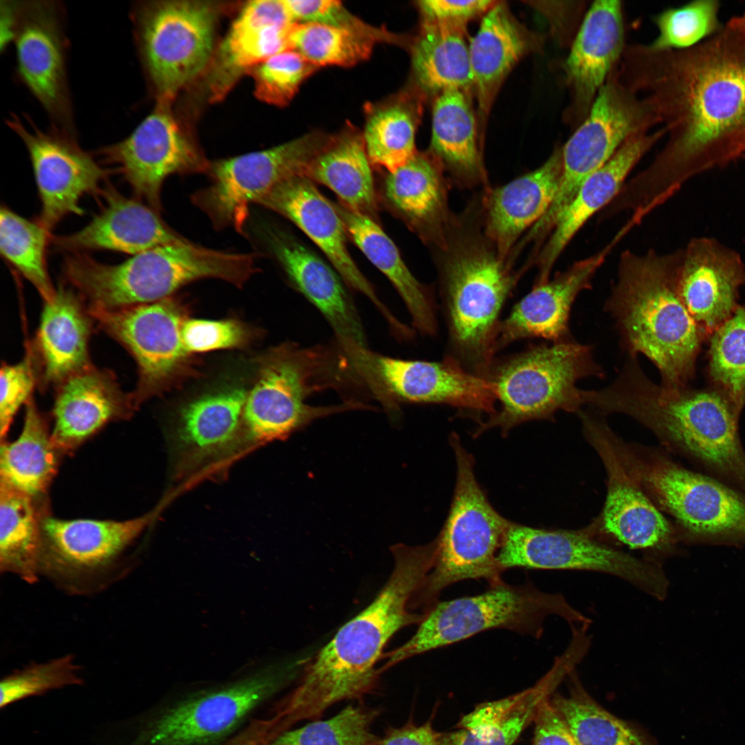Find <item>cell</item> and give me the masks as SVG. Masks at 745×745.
I'll return each instance as SVG.
<instances>
[{"label":"cell","mask_w":745,"mask_h":745,"mask_svg":"<svg viewBox=\"0 0 745 745\" xmlns=\"http://www.w3.org/2000/svg\"><path fill=\"white\" fill-rule=\"evenodd\" d=\"M615 72L666 132L651 163L629 181L642 203L658 207L692 178L745 155V33L729 20L685 49L627 44Z\"/></svg>","instance_id":"cell-1"},{"label":"cell","mask_w":745,"mask_h":745,"mask_svg":"<svg viewBox=\"0 0 745 745\" xmlns=\"http://www.w3.org/2000/svg\"><path fill=\"white\" fill-rule=\"evenodd\" d=\"M390 550L394 565L384 586L316 654L297 688L279 705L290 726L319 717L339 701L370 693L387 643L401 628L422 620L424 614L412 612L410 602L434 566L437 541L415 546L397 544Z\"/></svg>","instance_id":"cell-2"},{"label":"cell","mask_w":745,"mask_h":745,"mask_svg":"<svg viewBox=\"0 0 745 745\" xmlns=\"http://www.w3.org/2000/svg\"><path fill=\"white\" fill-rule=\"evenodd\" d=\"M682 249L622 252L605 309L614 317L627 355L646 356L661 385L684 387L693 370L701 330L677 293Z\"/></svg>","instance_id":"cell-3"},{"label":"cell","mask_w":745,"mask_h":745,"mask_svg":"<svg viewBox=\"0 0 745 745\" xmlns=\"http://www.w3.org/2000/svg\"><path fill=\"white\" fill-rule=\"evenodd\" d=\"M457 219L440 251V294L447 328L444 359L488 379L500 313L522 273L501 259L481 228Z\"/></svg>","instance_id":"cell-4"},{"label":"cell","mask_w":745,"mask_h":745,"mask_svg":"<svg viewBox=\"0 0 745 745\" xmlns=\"http://www.w3.org/2000/svg\"><path fill=\"white\" fill-rule=\"evenodd\" d=\"M593 405L630 415L668 436L704 464L745 479V456L737 434L739 410L723 394L657 385L627 355L608 386L593 390Z\"/></svg>","instance_id":"cell-5"},{"label":"cell","mask_w":745,"mask_h":745,"mask_svg":"<svg viewBox=\"0 0 745 745\" xmlns=\"http://www.w3.org/2000/svg\"><path fill=\"white\" fill-rule=\"evenodd\" d=\"M253 254L213 250L185 241L157 246L115 265L79 257L71 280L88 305L117 310L171 297L183 286L215 278L241 287L256 271Z\"/></svg>","instance_id":"cell-6"},{"label":"cell","mask_w":745,"mask_h":745,"mask_svg":"<svg viewBox=\"0 0 745 745\" xmlns=\"http://www.w3.org/2000/svg\"><path fill=\"white\" fill-rule=\"evenodd\" d=\"M291 666H269L110 724L99 745H221L288 679Z\"/></svg>","instance_id":"cell-7"},{"label":"cell","mask_w":745,"mask_h":745,"mask_svg":"<svg viewBox=\"0 0 745 745\" xmlns=\"http://www.w3.org/2000/svg\"><path fill=\"white\" fill-rule=\"evenodd\" d=\"M450 443L457 462V479L450 512L437 538L433 567L414 593L410 608L423 613L438 601L441 592L467 579L502 582L497 555L510 521L490 504L478 484L474 459L453 433Z\"/></svg>","instance_id":"cell-8"},{"label":"cell","mask_w":745,"mask_h":745,"mask_svg":"<svg viewBox=\"0 0 745 745\" xmlns=\"http://www.w3.org/2000/svg\"><path fill=\"white\" fill-rule=\"evenodd\" d=\"M424 614L413 636L385 655L382 670L487 630L506 629L539 637L543 622L549 615L560 616L570 624L590 622L560 594L503 581L479 595L437 601Z\"/></svg>","instance_id":"cell-9"},{"label":"cell","mask_w":745,"mask_h":745,"mask_svg":"<svg viewBox=\"0 0 745 745\" xmlns=\"http://www.w3.org/2000/svg\"><path fill=\"white\" fill-rule=\"evenodd\" d=\"M590 346L573 340L539 344L503 359H495L488 377L497 388L499 409L481 422L475 436L495 427L506 435L527 421L575 410L584 403L577 382L603 377Z\"/></svg>","instance_id":"cell-10"},{"label":"cell","mask_w":745,"mask_h":745,"mask_svg":"<svg viewBox=\"0 0 745 745\" xmlns=\"http://www.w3.org/2000/svg\"><path fill=\"white\" fill-rule=\"evenodd\" d=\"M320 348L286 344L261 359L257 379L248 392L244 425L250 445L287 437L314 419L364 408L355 403L312 406L306 399L333 386L332 357Z\"/></svg>","instance_id":"cell-11"},{"label":"cell","mask_w":745,"mask_h":745,"mask_svg":"<svg viewBox=\"0 0 745 745\" xmlns=\"http://www.w3.org/2000/svg\"><path fill=\"white\" fill-rule=\"evenodd\" d=\"M131 18L157 101L170 103L210 61L215 8L203 1L148 2L135 6Z\"/></svg>","instance_id":"cell-12"},{"label":"cell","mask_w":745,"mask_h":745,"mask_svg":"<svg viewBox=\"0 0 745 745\" xmlns=\"http://www.w3.org/2000/svg\"><path fill=\"white\" fill-rule=\"evenodd\" d=\"M615 70L587 117L562 145V172L557 192L534 226L540 236L551 232L583 182L604 166L627 140L659 126L645 101L623 83Z\"/></svg>","instance_id":"cell-13"},{"label":"cell","mask_w":745,"mask_h":745,"mask_svg":"<svg viewBox=\"0 0 745 745\" xmlns=\"http://www.w3.org/2000/svg\"><path fill=\"white\" fill-rule=\"evenodd\" d=\"M98 326L133 357L138 379L130 393L135 408L195 375L181 329L188 310L172 297L117 310L88 307Z\"/></svg>","instance_id":"cell-14"},{"label":"cell","mask_w":745,"mask_h":745,"mask_svg":"<svg viewBox=\"0 0 745 745\" xmlns=\"http://www.w3.org/2000/svg\"><path fill=\"white\" fill-rule=\"evenodd\" d=\"M331 136L312 132L264 150L210 163L209 186L194 193L192 203L216 228L230 226L244 234L249 206L276 186L303 172Z\"/></svg>","instance_id":"cell-15"},{"label":"cell","mask_w":745,"mask_h":745,"mask_svg":"<svg viewBox=\"0 0 745 745\" xmlns=\"http://www.w3.org/2000/svg\"><path fill=\"white\" fill-rule=\"evenodd\" d=\"M5 3L6 38L14 43L20 77L47 112L52 128L75 136L63 6L57 1Z\"/></svg>","instance_id":"cell-16"},{"label":"cell","mask_w":745,"mask_h":745,"mask_svg":"<svg viewBox=\"0 0 745 745\" xmlns=\"http://www.w3.org/2000/svg\"><path fill=\"white\" fill-rule=\"evenodd\" d=\"M503 573L513 568L584 570L623 579L662 600L668 581L655 563L603 545L581 533L537 529L510 522L497 555Z\"/></svg>","instance_id":"cell-17"},{"label":"cell","mask_w":745,"mask_h":745,"mask_svg":"<svg viewBox=\"0 0 745 745\" xmlns=\"http://www.w3.org/2000/svg\"><path fill=\"white\" fill-rule=\"evenodd\" d=\"M624 457L630 473L689 533L706 539L745 538V498L735 490L666 459Z\"/></svg>","instance_id":"cell-18"},{"label":"cell","mask_w":745,"mask_h":745,"mask_svg":"<svg viewBox=\"0 0 745 745\" xmlns=\"http://www.w3.org/2000/svg\"><path fill=\"white\" fill-rule=\"evenodd\" d=\"M170 103L154 110L126 139L101 150L137 196L159 213L164 180L173 174L207 172L210 163L171 114Z\"/></svg>","instance_id":"cell-19"},{"label":"cell","mask_w":745,"mask_h":745,"mask_svg":"<svg viewBox=\"0 0 745 745\" xmlns=\"http://www.w3.org/2000/svg\"><path fill=\"white\" fill-rule=\"evenodd\" d=\"M355 368L388 397L409 402L446 404L475 414H493L497 388L454 362L404 360L366 350ZM376 388V390H377Z\"/></svg>","instance_id":"cell-20"},{"label":"cell","mask_w":745,"mask_h":745,"mask_svg":"<svg viewBox=\"0 0 745 745\" xmlns=\"http://www.w3.org/2000/svg\"><path fill=\"white\" fill-rule=\"evenodd\" d=\"M26 121L12 115L6 123L28 151L41 202L39 222L49 230L66 215L83 214L81 198L97 191L105 172L74 136Z\"/></svg>","instance_id":"cell-21"},{"label":"cell","mask_w":745,"mask_h":745,"mask_svg":"<svg viewBox=\"0 0 745 745\" xmlns=\"http://www.w3.org/2000/svg\"><path fill=\"white\" fill-rule=\"evenodd\" d=\"M247 394L242 386L225 387L181 407L169 436L176 478L223 463L250 446L244 425Z\"/></svg>","instance_id":"cell-22"},{"label":"cell","mask_w":745,"mask_h":745,"mask_svg":"<svg viewBox=\"0 0 745 745\" xmlns=\"http://www.w3.org/2000/svg\"><path fill=\"white\" fill-rule=\"evenodd\" d=\"M626 45L622 2L597 0L590 3L562 63L568 95L562 117L573 131L587 117L599 92L618 66Z\"/></svg>","instance_id":"cell-23"},{"label":"cell","mask_w":745,"mask_h":745,"mask_svg":"<svg viewBox=\"0 0 745 745\" xmlns=\"http://www.w3.org/2000/svg\"><path fill=\"white\" fill-rule=\"evenodd\" d=\"M745 284L741 255L709 237L692 238L682 248L677 288L679 297L701 332L711 334L737 307Z\"/></svg>","instance_id":"cell-24"},{"label":"cell","mask_w":745,"mask_h":745,"mask_svg":"<svg viewBox=\"0 0 745 745\" xmlns=\"http://www.w3.org/2000/svg\"><path fill=\"white\" fill-rule=\"evenodd\" d=\"M257 204L295 223L322 250L346 284L370 299L392 326L398 324L351 257L346 245L347 231L334 203L319 191L313 181L303 175H295L276 186Z\"/></svg>","instance_id":"cell-25"},{"label":"cell","mask_w":745,"mask_h":745,"mask_svg":"<svg viewBox=\"0 0 745 745\" xmlns=\"http://www.w3.org/2000/svg\"><path fill=\"white\" fill-rule=\"evenodd\" d=\"M623 237L620 232L600 251L578 260L552 279L534 285L532 290L501 320L495 352L516 341L544 338L553 342L572 340L569 316L572 305L582 291L590 289L597 270Z\"/></svg>","instance_id":"cell-26"},{"label":"cell","mask_w":745,"mask_h":745,"mask_svg":"<svg viewBox=\"0 0 745 745\" xmlns=\"http://www.w3.org/2000/svg\"><path fill=\"white\" fill-rule=\"evenodd\" d=\"M262 232L292 284L330 324L346 356L366 349L362 324L337 270L287 232L272 226Z\"/></svg>","instance_id":"cell-27"},{"label":"cell","mask_w":745,"mask_h":745,"mask_svg":"<svg viewBox=\"0 0 745 745\" xmlns=\"http://www.w3.org/2000/svg\"><path fill=\"white\" fill-rule=\"evenodd\" d=\"M665 135V130L660 128L630 137L583 182L535 255L534 262L538 269L535 284L550 279L555 263L571 239L593 215L613 201L635 165Z\"/></svg>","instance_id":"cell-28"},{"label":"cell","mask_w":745,"mask_h":745,"mask_svg":"<svg viewBox=\"0 0 745 745\" xmlns=\"http://www.w3.org/2000/svg\"><path fill=\"white\" fill-rule=\"evenodd\" d=\"M562 172V145H558L535 170L500 187L486 189L481 203L482 228L501 259L508 260L521 235L549 209Z\"/></svg>","instance_id":"cell-29"},{"label":"cell","mask_w":745,"mask_h":745,"mask_svg":"<svg viewBox=\"0 0 745 745\" xmlns=\"http://www.w3.org/2000/svg\"><path fill=\"white\" fill-rule=\"evenodd\" d=\"M51 439L61 453L75 449L108 422L128 418L137 408L116 376L93 365L57 387Z\"/></svg>","instance_id":"cell-30"},{"label":"cell","mask_w":745,"mask_h":745,"mask_svg":"<svg viewBox=\"0 0 745 745\" xmlns=\"http://www.w3.org/2000/svg\"><path fill=\"white\" fill-rule=\"evenodd\" d=\"M157 513L120 522L45 517L41 566L77 572L106 566L152 522Z\"/></svg>","instance_id":"cell-31"},{"label":"cell","mask_w":745,"mask_h":745,"mask_svg":"<svg viewBox=\"0 0 745 745\" xmlns=\"http://www.w3.org/2000/svg\"><path fill=\"white\" fill-rule=\"evenodd\" d=\"M444 171L430 152H419L388 172L384 195L393 209L426 243L442 249L456 218L448 206Z\"/></svg>","instance_id":"cell-32"},{"label":"cell","mask_w":745,"mask_h":745,"mask_svg":"<svg viewBox=\"0 0 745 745\" xmlns=\"http://www.w3.org/2000/svg\"><path fill=\"white\" fill-rule=\"evenodd\" d=\"M83 301L61 284L53 298L44 301L39 329L31 344L40 370L39 386L43 389L57 387L92 365L89 340L95 321Z\"/></svg>","instance_id":"cell-33"},{"label":"cell","mask_w":745,"mask_h":745,"mask_svg":"<svg viewBox=\"0 0 745 745\" xmlns=\"http://www.w3.org/2000/svg\"><path fill=\"white\" fill-rule=\"evenodd\" d=\"M544 38L531 32L513 17L504 2L497 1L481 18L469 41L479 122L484 126L502 83L527 54L541 51Z\"/></svg>","instance_id":"cell-34"},{"label":"cell","mask_w":745,"mask_h":745,"mask_svg":"<svg viewBox=\"0 0 745 745\" xmlns=\"http://www.w3.org/2000/svg\"><path fill=\"white\" fill-rule=\"evenodd\" d=\"M104 209L81 230L57 237L54 243L70 251L109 250L136 255L185 241L150 206L119 194H109Z\"/></svg>","instance_id":"cell-35"},{"label":"cell","mask_w":745,"mask_h":745,"mask_svg":"<svg viewBox=\"0 0 745 745\" xmlns=\"http://www.w3.org/2000/svg\"><path fill=\"white\" fill-rule=\"evenodd\" d=\"M296 23L284 1L248 2L234 21L219 50L215 97H221L239 74L272 56L291 50L289 34Z\"/></svg>","instance_id":"cell-36"},{"label":"cell","mask_w":745,"mask_h":745,"mask_svg":"<svg viewBox=\"0 0 745 745\" xmlns=\"http://www.w3.org/2000/svg\"><path fill=\"white\" fill-rule=\"evenodd\" d=\"M482 145L467 92L448 90L438 93L433 106L430 152L459 188L487 184Z\"/></svg>","instance_id":"cell-37"},{"label":"cell","mask_w":745,"mask_h":745,"mask_svg":"<svg viewBox=\"0 0 745 745\" xmlns=\"http://www.w3.org/2000/svg\"><path fill=\"white\" fill-rule=\"evenodd\" d=\"M348 235L368 260L390 281L404 300L413 324L421 334L438 331L437 308L429 289L411 273L394 242L370 217L334 203Z\"/></svg>","instance_id":"cell-38"},{"label":"cell","mask_w":745,"mask_h":745,"mask_svg":"<svg viewBox=\"0 0 745 745\" xmlns=\"http://www.w3.org/2000/svg\"><path fill=\"white\" fill-rule=\"evenodd\" d=\"M363 134L347 125L331 135L303 175L330 189L348 209L375 220L377 202Z\"/></svg>","instance_id":"cell-39"},{"label":"cell","mask_w":745,"mask_h":745,"mask_svg":"<svg viewBox=\"0 0 745 745\" xmlns=\"http://www.w3.org/2000/svg\"><path fill=\"white\" fill-rule=\"evenodd\" d=\"M465 25L423 20L410 48L413 74L421 89L468 92L473 88Z\"/></svg>","instance_id":"cell-40"},{"label":"cell","mask_w":745,"mask_h":745,"mask_svg":"<svg viewBox=\"0 0 745 745\" xmlns=\"http://www.w3.org/2000/svg\"><path fill=\"white\" fill-rule=\"evenodd\" d=\"M560 666L555 664L532 688L477 706L463 717L458 731L440 739V745H512L534 719L539 704L558 679Z\"/></svg>","instance_id":"cell-41"},{"label":"cell","mask_w":745,"mask_h":745,"mask_svg":"<svg viewBox=\"0 0 745 745\" xmlns=\"http://www.w3.org/2000/svg\"><path fill=\"white\" fill-rule=\"evenodd\" d=\"M37 499L0 481V570L29 584L38 579L44 550Z\"/></svg>","instance_id":"cell-42"},{"label":"cell","mask_w":745,"mask_h":745,"mask_svg":"<svg viewBox=\"0 0 745 745\" xmlns=\"http://www.w3.org/2000/svg\"><path fill=\"white\" fill-rule=\"evenodd\" d=\"M60 450L32 398L26 404L22 431L11 443L1 441V481L34 498L43 496L59 465Z\"/></svg>","instance_id":"cell-43"},{"label":"cell","mask_w":745,"mask_h":745,"mask_svg":"<svg viewBox=\"0 0 745 745\" xmlns=\"http://www.w3.org/2000/svg\"><path fill=\"white\" fill-rule=\"evenodd\" d=\"M605 459L610 471L603 513L606 530L632 548L658 547L668 543L671 530L665 517L606 450Z\"/></svg>","instance_id":"cell-44"},{"label":"cell","mask_w":745,"mask_h":745,"mask_svg":"<svg viewBox=\"0 0 745 745\" xmlns=\"http://www.w3.org/2000/svg\"><path fill=\"white\" fill-rule=\"evenodd\" d=\"M419 99L411 92L402 91L366 106L363 138L372 166L391 172L417 153L415 134L421 110Z\"/></svg>","instance_id":"cell-45"},{"label":"cell","mask_w":745,"mask_h":745,"mask_svg":"<svg viewBox=\"0 0 745 745\" xmlns=\"http://www.w3.org/2000/svg\"><path fill=\"white\" fill-rule=\"evenodd\" d=\"M398 43L394 34H377L319 23H295L289 34L290 49L317 66L349 67L367 60L377 42Z\"/></svg>","instance_id":"cell-46"},{"label":"cell","mask_w":745,"mask_h":745,"mask_svg":"<svg viewBox=\"0 0 745 745\" xmlns=\"http://www.w3.org/2000/svg\"><path fill=\"white\" fill-rule=\"evenodd\" d=\"M48 230L39 221L6 206L0 211V250L4 258L37 289L44 301L55 294L46 261Z\"/></svg>","instance_id":"cell-47"},{"label":"cell","mask_w":745,"mask_h":745,"mask_svg":"<svg viewBox=\"0 0 745 745\" xmlns=\"http://www.w3.org/2000/svg\"><path fill=\"white\" fill-rule=\"evenodd\" d=\"M552 704L580 745H652L644 735L597 704L580 687Z\"/></svg>","instance_id":"cell-48"},{"label":"cell","mask_w":745,"mask_h":745,"mask_svg":"<svg viewBox=\"0 0 745 745\" xmlns=\"http://www.w3.org/2000/svg\"><path fill=\"white\" fill-rule=\"evenodd\" d=\"M710 372L739 411L745 404V303L713 333Z\"/></svg>","instance_id":"cell-49"},{"label":"cell","mask_w":745,"mask_h":745,"mask_svg":"<svg viewBox=\"0 0 745 745\" xmlns=\"http://www.w3.org/2000/svg\"><path fill=\"white\" fill-rule=\"evenodd\" d=\"M377 711L348 706L335 716L287 730L268 745H373L377 737L372 725Z\"/></svg>","instance_id":"cell-50"},{"label":"cell","mask_w":745,"mask_h":745,"mask_svg":"<svg viewBox=\"0 0 745 745\" xmlns=\"http://www.w3.org/2000/svg\"><path fill=\"white\" fill-rule=\"evenodd\" d=\"M719 8L717 0H697L662 10L653 17L657 34L648 45L653 50H665L699 43L722 27Z\"/></svg>","instance_id":"cell-51"},{"label":"cell","mask_w":745,"mask_h":745,"mask_svg":"<svg viewBox=\"0 0 745 745\" xmlns=\"http://www.w3.org/2000/svg\"><path fill=\"white\" fill-rule=\"evenodd\" d=\"M81 668L71 655L47 662L32 664L3 677L0 683V708L31 697L41 696L70 686H80L83 678Z\"/></svg>","instance_id":"cell-52"},{"label":"cell","mask_w":745,"mask_h":745,"mask_svg":"<svg viewBox=\"0 0 745 745\" xmlns=\"http://www.w3.org/2000/svg\"><path fill=\"white\" fill-rule=\"evenodd\" d=\"M319 68L299 53L288 50L272 56L248 72L255 81V94L267 103L286 106L302 83Z\"/></svg>","instance_id":"cell-53"},{"label":"cell","mask_w":745,"mask_h":745,"mask_svg":"<svg viewBox=\"0 0 745 745\" xmlns=\"http://www.w3.org/2000/svg\"><path fill=\"white\" fill-rule=\"evenodd\" d=\"M0 376V436L3 440L14 415L23 404L32 399L34 389L39 385V366L30 344L19 362L2 364Z\"/></svg>","instance_id":"cell-54"},{"label":"cell","mask_w":745,"mask_h":745,"mask_svg":"<svg viewBox=\"0 0 745 745\" xmlns=\"http://www.w3.org/2000/svg\"><path fill=\"white\" fill-rule=\"evenodd\" d=\"M181 336L186 350L191 355L218 349L237 348L250 339L248 328L234 319L206 320L187 318Z\"/></svg>","instance_id":"cell-55"},{"label":"cell","mask_w":745,"mask_h":745,"mask_svg":"<svg viewBox=\"0 0 745 745\" xmlns=\"http://www.w3.org/2000/svg\"><path fill=\"white\" fill-rule=\"evenodd\" d=\"M296 23H319L377 34L390 33L371 26L350 13L339 1L284 0Z\"/></svg>","instance_id":"cell-56"},{"label":"cell","mask_w":745,"mask_h":745,"mask_svg":"<svg viewBox=\"0 0 745 745\" xmlns=\"http://www.w3.org/2000/svg\"><path fill=\"white\" fill-rule=\"evenodd\" d=\"M533 6L547 20L557 44L568 49L584 19L589 6L588 1H537Z\"/></svg>","instance_id":"cell-57"},{"label":"cell","mask_w":745,"mask_h":745,"mask_svg":"<svg viewBox=\"0 0 745 745\" xmlns=\"http://www.w3.org/2000/svg\"><path fill=\"white\" fill-rule=\"evenodd\" d=\"M498 1L493 0H423L417 2L423 20L443 21L466 24L476 17L483 16Z\"/></svg>","instance_id":"cell-58"},{"label":"cell","mask_w":745,"mask_h":745,"mask_svg":"<svg viewBox=\"0 0 745 745\" xmlns=\"http://www.w3.org/2000/svg\"><path fill=\"white\" fill-rule=\"evenodd\" d=\"M533 745H580L568 724L547 697L539 704L535 717Z\"/></svg>","instance_id":"cell-59"},{"label":"cell","mask_w":745,"mask_h":745,"mask_svg":"<svg viewBox=\"0 0 745 745\" xmlns=\"http://www.w3.org/2000/svg\"><path fill=\"white\" fill-rule=\"evenodd\" d=\"M373 745H440V738L430 723L391 728Z\"/></svg>","instance_id":"cell-60"},{"label":"cell","mask_w":745,"mask_h":745,"mask_svg":"<svg viewBox=\"0 0 745 745\" xmlns=\"http://www.w3.org/2000/svg\"><path fill=\"white\" fill-rule=\"evenodd\" d=\"M278 735L270 716L252 719L224 745H268Z\"/></svg>","instance_id":"cell-61"},{"label":"cell","mask_w":745,"mask_h":745,"mask_svg":"<svg viewBox=\"0 0 745 745\" xmlns=\"http://www.w3.org/2000/svg\"><path fill=\"white\" fill-rule=\"evenodd\" d=\"M729 21L745 33V12L742 15L732 17Z\"/></svg>","instance_id":"cell-62"}]
</instances>
